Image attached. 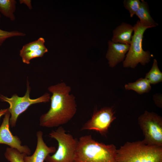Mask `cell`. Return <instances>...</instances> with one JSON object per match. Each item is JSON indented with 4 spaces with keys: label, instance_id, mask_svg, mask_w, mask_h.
<instances>
[{
    "label": "cell",
    "instance_id": "cell-1",
    "mask_svg": "<svg viewBox=\"0 0 162 162\" xmlns=\"http://www.w3.org/2000/svg\"><path fill=\"white\" fill-rule=\"evenodd\" d=\"M48 90L52 94L49 110L39 119L40 126L47 128L60 126L70 121L76 114L77 106L71 88L64 82L50 86Z\"/></svg>",
    "mask_w": 162,
    "mask_h": 162
},
{
    "label": "cell",
    "instance_id": "cell-2",
    "mask_svg": "<svg viewBox=\"0 0 162 162\" xmlns=\"http://www.w3.org/2000/svg\"><path fill=\"white\" fill-rule=\"evenodd\" d=\"M117 150L113 144L99 142L91 135L82 136L78 140L74 162H118Z\"/></svg>",
    "mask_w": 162,
    "mask_h": 162
},
{
    "label": "cell",
    "instance_id": "cell-3",
    "mask_svg": "<svg viewBox=\"0 0 162 162\" xmlns=\"http://www.w3.org/2000/svg\"><path fill=\"white\" fill-rule=\"evenodd\" d=\"M118 162H162V147L142 141L127 142L117 149Z\"/></svg>",
    "mask_w": 162,
    "mask_h": 162
},
{
    "label": "cell",
    "instance_id": "cell-4",
    "mask_svg": "<svg viewBox=\"0 0 162 162\" xmlns=\"http://www.w3.org/2000/svg\"><path fill=\"white\" fill-rule=\"evenodd\" d=\"M49 135L57 141L58 147L56 152L52 155H48L45 161L46 162H74L78 140L71 134L67 133L61 126L52 130Z\"/></svg>",
    "mask_w": 162,
    "mask_h": 162
},
{
    "label": "cell",
    "instance_id": "cell-5",
    "mask_svg": "<svg viewBox=\"0 0 162 162\" xmlns=\"http://www.w3.org/2000/svg\"><path fill=\"white\" fill-rule=\"evenodd\" d=\"M133 27L134 34L129 49L123 61V66L124 68H134L139 63L145 65L150 61L151 58L153 56L149 51H144L142 47L144 34L149 28L142 26L139 20Z\"/></svg>",
    "mask_w": 162,
    "mask_h": 162
},
{
    "label": "cell",
    "instance_id": "cell-6",
    "mask_svg": "<svg viewBox=\"0 0 162 162\" xmlns=\"http://www.w3.org/2000/svg\"><path fill=\"white\" fill-rule=\"evenodd\" d=\"M26 86V92L22 97H20L16 94H13L10 98L2 94L0 95V100L2 101L7 102L9 105L8 109L10 113V125L12 127L16 126L19 116L29 106L34 104L48 102L50 100V94L47 93L38 98H31L30 97L31 88L28 80Z\"/></svg>",
    "mask_w": 162,
    "mask_h": 162
},
{
    "label": "cell",
    "instance_id": "cell-7",
    "mask_svg": "<svg viewBox=\"0 0 162 162\" xmlns=\"http://www.w3.org/2000/svg\"><path fill=\"white\" fill-rule=\"evenodd\" d=\"M139 125L148 145L162 147V118L154 112L145 111L138 118Z\"/></svg>",
    "mask_w": 162,
    "mask_h": 162
},
{
    "label": "cell",
    "instance_id": "cell-8",
    "mask_svg": "<svg viewBox=\"0 0 162 162\" xmlns=\"http://www.w3.org/2000/svg\"><path fill=\"white\" fill-rule=\"evenodd\" d=\"M112 107H105L95 110L91 118L82 126L80 130H92L106 136L111 123L116 119Z\"/></svg>",
    "mask_w": 162,
    "mask_h": 162
},
{
    "label": "cell",
    "instance_id": "cell-9",
    "mask_svg": "<svg viewBox=\"0 0 162 162\" xmlns=\"http://www.w3.org/2000/svg\"><path fill=\"white\" fill-rule=\"evenodd\" d=\"M10 113L8 110L4 115L0 126V144H4L19 151L20 152L30 155V149L26 145H22L20 138L13 135L9 129Z\"/></svg>",
    "mask_w": 162,
    "mask_h": 162
},
{
    "label": "cell",
    "instance_id": "cell-10",
    "mask_svg": "<svg viewBox=\"0 0 162 162\" xmlns=\"http://www.w3.org/2000/svg\"><path fill=\"white\" fill-rule=\"evenodd\" d=\"M37 143L36 149L32 155H26L24 158L25 162H44L47 156L54 153L56 151L55 146H48L44 142L43 133L39 130L36 133Z\"/></svg>",
    "mask_w": 162,
    "mask_h": 162
},
{
    "label": "cell",
    "instance_id": "cell-11",
    "mask_svg": "<svg viewBox=\"0 0 162 162\" xmlns=\"http://www.w3.org/2000/svg\"><path fill=\"white\" fill-rule=\"evenodd\" d=\"M108 48L106 58L110 67L113 68L119 63L123 61L125 54L129 49L130 45L108 42Z\"/></svg>",
    "mask_w": 162,
    "mask_h": 162
},
{
    "label": "cell",
    "instance_id": "cell-12",
    "mask_svg": "<svg viewBox=\"0 0 162 162\" xmlns=\"http://www.w3.org/2000/svg\"><path fill=\"white\" fill-rule=\"evenodd\" d=\"M134 30L133 26L122 22L113 30L111 41L115 43L130 45Z\"/></svg>",
    "mask_w": 162,
    "mask_h": 162
},
{
    "label": "cell",
    "instance_id": "cell-13",
    "mask_svg": "<svg viewBox=\"0 0 162 162\" xmlns=\"http://www.w3.org/2000/svg\"><path fill=\"white\" fill-rule=\"evenodd\" d=\"M139 18L140 23L143 26L151 28L158 26L151 17L147 2L142 0L140 7L136 14Z\"/></svg>",
    "mask_w": 162,
    "mask_h": 162
},
{
    "label": "cell",
    "instance_id": "cell-14",
    "mask_svg": "<svg viewBox=\"0 0 162 162\" xmlns=\"http://www.w3.org/2000/svg\"><path fill=\"white\" fill-rule=\"evenodd\" d=\"M124 87L126 90H133L140 94L148 92L151 89L150 83L146 78H140L134 82L126 84Z\"/></svg>",
    "mask_w": 162,
    "mask_h": 162
},
{
    "label": "cell",
    "instance_id": "cell-15",
    "mask_svg": "<svg viewBox=\"0 0 162 162\" xmlns=\"http://www.w3.org/2000/svg\"><path fill=\"white\" fill-rule=\"evenodd\" d=\"M16 2L15 0H0V14L13 21Z\"/></svg>",
    "mask_w": 162,
    "mask_h": 162
},
{
    "label": "cell",
    "instance_id": "cell-16",
    "mask_svg": "<svg viewBox=\"0 0 162 162\" xmlns=\"http://www.w3.org/2000/svg\"><path fill=\"white\" fill-rule=\"evenodd\" d=\"M150 84H155L162 81V73L159 69L157 60H153L152 67L149 71L146 74L145 78Z\"/></svg>",
    "mask_w": 162,
    "mask_h": 162
},
{
    "label": "cell",
    "instance_id": "cell-17",
    "mask_svg": "<svg viewBox=\"0 0 162 162\" xmlns=\"http://www.w3.org/2000/svg\"><path fill=\"white\" fill-rule=\"evenodd\" d=\"M44 39L39 38L37 40L25 44L20 50V55L27 52H34L46 47Z\"/></svg>",
    "mask_w": 162,
    "mask_h": 162
},
{
    "label": "cell",
    "instance_id": "cell-18",
    "mask_svg": "<svg viewBox=\"0 0 162 162\" xmlns=\"http://www.w3.org/2000/svg\"><path fill=\"white\" fill-rule=\"evenodd\" d=\"M4 154L6 159L10 162H25L24 158L26 155L10 147L6 149Z\"/></svg>",
    "mask_w": 162,
    "mask_h": 162
},
{
    "label": "cell",
    "instance_id": "cell-19",
    "mask_svg": "<svg viewBox=\"0 0 162 162\" xmlns=\"http://www.w3.org/2000/svg\"><path fill=\"white\" fill-rule=\"evenodd\" d=\"M140 4L141 1L139 0H124L123 2L124 7L129 11L131 17L136 14Z\"/></svg>",
    "mask_w": 162,
    "mask_h": 162
},
{
    "label": "cell",
    "instance_id": "cell-20",
    "mask_svg": "<svg viewBox=\"0 0 162 162\" xmlns=\"http://www.w3.org/2000/svg\"><path fill=\"white\" fill-rule=\"evenodd\" d=\"M25 35V33L17 31H8L0 29V46L8 38L15 36H23Z\"/></svg>",
    "mask_w": 162,
    "mask_h": 162
},
{
    "label": "cell",
    "instance_id": "cell-21",
    "mask_svg": "<svg viewBox=\"0 0 162 162\" xmlns=\"http://www.w3.org/2000/svg\"><path fill=\"white\" fill-rule=\"evenodd\" d=\"M19 1L20 4L23 3L26 4L29 9L31 10L32 9V7L31 5V0H20Z\"/></svg>",
    "mask_w": 162,
    "mask_h": 162
},
{
    "label": "cell",
    "instance_id": "cell-22",
    "mask_svg": "<svg viewBox=\"0 0 162 162\" xmlns=\"http://www.w3.org/2000/svg\"><path fill=\"white\" fill-rule=\"evenodd\" d=\"M8 110V108L1 109L0 110V118L3 116L4 115Z\"/></svg>",
    "mask_w": 162,
    "mask_h": 162
},
{
    "label": "cell",
    "instance_id": "cell-23",
    "mask_svg": "<svg viewBox=\"0 0 162 162\" xmlns=\"http://www.w3.org/2000/svg\"><path fill=\"white\" fill-rule=\"evenodd\" d=\"M1 14H0V18H1Z\"/></svg>",
    "mask_w": 162,
    "mask_h": 162
}]
</instances>
